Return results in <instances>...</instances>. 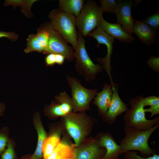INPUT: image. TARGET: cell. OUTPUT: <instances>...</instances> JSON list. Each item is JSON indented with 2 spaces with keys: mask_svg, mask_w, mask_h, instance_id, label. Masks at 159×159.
Wrapping results in <instances>:
<instances>
[{
  "mask_svg": "<svg viewBox=\"0 0 159 159\" xmlns=\"http://www.w3.org/2000/svg\"><path fill=\"white\" fill-rule=\"evenodd\" d=\"M4 130L0 132V155L5 150L8 142V138L6 133Z\"/></svg>",
  "mask_w": 159,
  "mask_h": 159,
  "instance_id": "f546056e",
  "label": "cell"
},
{
  "mask_svg": "<svg viewBox=\"0 0 159 159\" xmlns=\"http://www.w3.org/2000/svg\"><path fill=\"white\" fill-rule=\"evenodd\" d=\"M112 94V85L104 83L102 90L97 92L93 103L98 108V115H104L111 104Z\"/></svg>",
  "mask_w": 159,
  "mask_h": 159,
  "instance_id": "e0dca14e",
  "label": "cell"
},
{
  "mask_svg": "<svg viewBox=\"0 0 159 159\" xmlns=\"http://www.w3.org/2000/svg\"><path fill=\"white\" fill-rule=\"evenodd\" d=\"M42 26L47 30L49 34L48 54H60L64 56L67 61H73L74 59L73 48L68 45L62 36L54 29L50 22Z\"/></svg>",
  "mask_w": 159,
  "mask_h": 159,
  "instance_id": "ba28073f",
  "label": "cell"
},
{
  "mask_svg": "<svg viewBox=\"0 0 159 159\" xmlns=\"http://www.w3.org/2000/svg\"><path fill=\"white\" fill-rule=\"evenodd\" d=\"M154 29L158 31L159 28V12L153 14L142 20Z\"/></svg>",
  "mask_w": 159,
  "mask_h": 159,
  "instance_id": "4316f807",
  "label": "cell"
},
{
  "mask_svg": "<svg viewBox=\"0 0 159 159\" xmlns=\"http://www.w3.org/2000/svg\"><path fill=\"white\" fill-rule=\"evenodd\" d=\"M56 102L53 101L48 107L47 112L52 116L63 117L73 112L71 97L64 91L55 96Z\"/></svg>",
  "mask_w": 159,
  "mask_h": 159,
  "instance_id": "7c38bea8",
  "label": "cell"
},
{
  "mask_svg": "<svg viewBox=\"0 0 159 159\" xmlns=\"http://www.w3.org/2000/svg\"><path fill=\"white\" fill-rule=\"evenodd\" d=\"M48 16L54 29L62 36L67 43L71 44L74 50L77 46L78 42L77 18L59 9H53L50 12Z\"/></svg>",
  "mask_w": 159,
  "mask_h": 159,
  "instance_id": "3957f363",
  "label": "cell"
},
{
  "mask_svg": "<svg viewBox=\"0 0 159 159\" xmlns=\"http://www.w3.org/2000/svg\"><path fill=\"white\" fill-rule=\"evenodd\" d=\"M85 2L84 0H59V9L77 18L83 7Z\"/></svg>",
  "mask_w": 159,
  "mask_h": 159,
  "instance_id": "d6986e66",
  "label": "cell"
},
{
  "mask_svg": "<svg viewBox=\"0 0 159 159\" xmlns=\"http://www.w3.org/2000/svg\"><path fill=\"white\" fill-rule=\"evenodd\" d=\"M103 13L100 7L95 1H87L77 18L76 26L78 32L84 37H87L99 26L103 18Z\"/></svg>",
  "mask_w": 159,
  "mask_h": 159,
  "instance_id": "8992f818",
  "label": "cell"
},
{
  "mask_svg": "<svg viewBox=\"0 0 159 159\" xmlns=\"http://www.w3.org/2000/svg\"><path fill=\"white\" fill-rule=\"evenodd\" d=\"M87 36L95 39L97 41L98 45L103 44L106 45L107 49L106 55L103 58H97V60L98 63L101 64L103 68L106 72L110 80V84L112 85L114 83L111 76L112 68L110 61L113 49V45L115 41L114 39L105 32L100 26L90 33Z\"/></svg>",
  "mask_w": 159,
  "mask_h": 159,
  "instance_id": "9c48e42d",
  "label": "cell"
},
{
  "mask_svg": "<svg viewBox=\"0 0 159 159\" xmlns=\"http://www.w3.org/2000/svg\"><path fill=\"white\" fill-rule=\"evenodd\" d=\"M56 64L59 65H62L64 63L65 58L63 55L59 54H56Z\"/></svg>",
  "mask_w": 159,
  "mask_h": 159,
  "instance_id": "e575fe53",
  "label": "cell"
},
{
  "mask_svg": "<svg viewBox=\"0 0 159 159\" xmlns=\"http://www.w3.org/2000/svg\"><path fill=\"white\" fill-rule=\"evenodd\" d=\"M62 159H75L74 154L72 155L65 157Z\"/></svg>",
  "mask_w": 159,
  "mask_h": 159,
  "instance_id": "8d00e7d4",
  "label": "cell"
},
{
  "mask_svg": "<svg viewBox=\"0 0 159 159\" xmlns=\"http://www.w3.org/2000/svg\"><path fill=\"white\" fill-rule=\"evenodd\" d=\"M143 95H141L130 100L131 107L125 112L123 120L125 128H134L143 130H148L159 124V117L148 120L145 116Z\"/></svg>",
  "mask_w": 159,
  "mask_h": 159,
  "instance_id": "277c9868",
  "label": "cell"
},
{
  "mask_svg": "<svg viewBox=\"0 0 159 159\" xmlns=\"http://www.w3.org/2000/svg\"><path fill=\"white\" fill-rule=\"evenodd\" d=\"M66 79L67 84L71 89L73 112H85L90 110V102L96 95L97 90L85 87L76 77L67 75Z\"/></svg>",
  "mask_w": 159,
  "mask_h": 159,
  "instance_id": "52a82bcc",
  "label": "cell"
},
{
  "mask_svg": "<svg viewBox=\"0 0 159 159\" xmlns=\"http://www.w3.org/2000/svg\"><path fill=\"white\" fill-rule=\"evenodd\" d=\"M99 26L110 36L122 42L129 44L134 39V37L126 33L118 23H110L102 18Z\"/></svg>",
  "mask_w": 159,
  "mask_h": 159,
  "instance_id": "2e32d148",
  "label": "cell"
},
{
  "mask_svg": "<svg viewBox=\"0 0 159 159\" xmlns=\"http://www.w3.org/2000/svg\"><path fill=\"white\" fill-rule=\"evenodd\" d=\"M26 0H6L4 1V6H7L12 5L14 8L17 6L22 7L24 5Z\"/></svg>",
  "mask_w": 159,
  "mask_h": 159,
  "instance_id": "1f68e13d",
  "label": "cell"
},
{
  "mask_svg": "<svg viewBox=\"0 0 159 159\" xmlns=\"http://www.w3.org/2000/svg\"><path fill=\"white\" fill-rule=\"evenodd\" d=\"M26 40V47L24 50L25 53H28L34 51L43 52V49L38 43L35 34H29Z\"/></svg>",
  "mask_w": 159,
  "mask_h": 159,
  "instance_id": "cb8c5ba5",
  "label": "cell"
},
{
  "mask_svg": "<svg viewBox=\"0 0 159 159\" xmlns=\"http://www.w3.org/2000/svg\"><path fill=\"white\" fill-rule=\"evenodd\" d=\"M159 127V124H158L146 130L125 128V137L119 141L120 156L129 151H138L141 156L144 158L155 153V151L149 146L148 140L151 135Z\"/></svg>",
  "mask_w": 159,
  "mask_h": 159,
  "instance_id": "6da1fadb",
  "label": "cell"
},
{
  "mask_svg": "<svg viewBox=\"0 0 159 159\" xmlns=\"http://www.w3.org/2000/svg\"><path fill=\"white\" fill-rule=\"evenodd\" d=\"M18 35L14 32H5L0 31V38L2 37H6L11 41L14 42L18 38Z\"/></svg>",
  "mask_w": 159,
  "mask_h": 159,
  "instance_id": "d6a6232c",
  "label": "cell"
},
{
  "mask_svg": "<svg viewBox=\"0 0 159 159\" xmlns=\"http://www.w3.org/2000/svg\"><path fill=\"white\" fill-rule=\"evenodd\" d=\"M100 146L105 148V153L100 159H119L120 156V146L109 132H101L96 136Z\"/></svg>",
  "mask_w": 159,
  "mask_h": 159,
  "instance_id": "5bb4252c",
  "label": "cell"
},
{
  "mask_svg": "<svg viewBox=\"0 0 159 159\" xmlns=\"http://www.w3.org/2000/svg\"><path fill=\"white\" fill-rule=\"evenodd\" d=\"M77 36V45L74 50V68L86 82H91L96 79L98 73L103 71V68L98 63L95 64L90 57L86 49L84 37L78 32Z\"/></svg>",
  "mask_w": 159,
  "mask_h": 159,
  "instance_id": "5b68a950",
  "label": "cell"
},
{
  "mask_svg": "<svg viewBox=\"0 0 159 159\" xmlns=\"http://www.w3.org/2000/svg\"><path fill=\"white\" fill-rule=\"evenodd\" d=\"M75 148L74 144L64 138L46 159H62L70 156L74 154Z\"/></svg>",
  "mask_w": 159,
  "mask_h": 159,
  "instance_id": "ac0fdd59",
  "label": "cell"
},
{
  "mask_svg": "<svg viewBox=\"0 0 159 159\" xmlns=\"http://www.w3.org/2000/svg\"><path fill=\"white\" fill-rule=\"evenodd\" d=\"M4 108L5 107L4 104L2 103H0V115L2 114Z\"/></svg>",
  "mask_w": 159,
  "mask_h": 159,
  "instance_id": "d590c367",
  "label": "cell"
},
{
  "mask_svg": "<svg viewBox=\"0 0 159 159\" xmlns=\"http://www.w3.org/2000/svg\"><path fill=\"white\" fill-rule=\"evenodd\" d=\"M65 128L73 139L74 146L80 145L91 133L97 120L85 112H72L62 117Z\"/></svg>",
  "mask_w": 159,
  "mask_h": 159,
  "instance_id": "7a4b0ae2",
  "label": "cell"
},
{
  "mask_svg": "<svg viewBox=\"0 0 159 159\" xmlns=\"http://www.w3.org/2000/svg\"><path fill=\"white\" fill-rule=\"evenodd\" d=\"M143 103L144 107L149 106V108H144L145 112H149L151 114L150 117L159 114V97L151 96L144 98Z\"/></svg>",
  "mask_w": 159,
  "mask_h": 159,
  "instance_id": "7402d4cb",
  "label": "cell"
},
{
  "mask_svg": "<svg viewBox=\"0 0 159 159\" xmlns=\"http://www.w3.org/2000/svg\"><path fill=\"white\" fill-rule=\"evenodd\" d=\"M133 33L143 43L147 46L153 44L158 37L157 31L144 22L142 20H134Z\"/></svg>",
  "mask_w": 159,
  "mask_h": 159,
  "instance_id": "9a60e30c",
  "label": "cell"
},
{
  "mask_svg": "<svg viewBox=\"0 0 159 159\" xmlns=\"http://www.w3.org/2000/svg\"><path fill=\"white\" fill-rule=\"evenodd\" d=\"M132 5L131 1H120L117 3L115 11L117 23L120 24L123 30L131 36L133 33L134 26V19L131 14Z\"/></svg>",
  "mask_w": 159,
  "mask_h": 159,
  "instance_id": "4fadbf2b",
  "label": "cell"
},
{
  "mask_svg": "<svg viewBox=\"0 0 159 159\" xmlns=\"http://www.w3.org/2000/svg\"><path fill=\"white\" fill-rule=\"evenodd\" d=\"M61 131L54 132L45 140L42 147L44 159H46L52 152L60 142Z\"/></svg>",
  "mask_w": 159,
  "mask_h": 159,
  "instance_id": "44dd1931",
  "label": "cell"
},
{
  "mask_svg": "<svg viewBox=\"0 0 159 159\" xmlns=\"http://www.w3.org/2000/svg\"><path fill=\"white\" fill-rule=\"evenodd\" d=\"M45 61L47 66H52L56 64L55 54H47L45 57Z\"/></svg>",
  "mask_w": 159,
  "mask_h": 159,
  "instance_id": "836d02e7",
  "label": "cell"
},
{
  "mask_svg": "<svg viewBox=\"0 0 159 159\" xmlns=\"http://www.w3.org/2000/svg\"><path fill=\"white\" fill-rule=\"evenodd\" d=\"M36 0H26L24 5L21 8L22 12L26 17L32 16L31 7L33 4L37 1Z\"/></svg>",
  "mask_w": 159,
  "mask_h": 159,
  "instance_id": "f1b7e54d",
  "label": "cell"
},
{
  "mask_svg": "<svg viewBox=\"0 0 159 159\" xmlns=\"http://www.w3.org/2000/svg\"><path fill=\"white\" fill-rule=\"evenodd\" d=\"M100 7L102 11L108 13H115L117 3L115 0H100Z\"/></svg>",
  "mask_w": 159,
  "mask_h": 159,
  "instance_id": "d4e9b609",
  "label": "cell"
},
{
  "mask_svg": "<svg viewBox=\"0 0 159 159\" xmlns=\"http://www.w3.org/2000/svg\"><path fill=\"white\" fill-rule=\"evenodd\" d=\"M124 159H159V155L156 153L150 156L144 158L138 155L136 151H129L123 153Z\"/></svg>",
  "mask_w": 159,
  "mask_h": 159,
  "instance_id": "484cf974",
  "label": "cell"
},
{
  "mask_svg": "<svg viewBox=\"0 0 159 159\" xmlns=\"http://www.w3.org/2000/svg\"><path fill=\"white\" fill-rule=\"evenodd\" d=\"M36 35L37 40L43 50L44 54H48V45L49 34L47 30L42 26L37 29Z\"/></svg>",
  "mask_w": 159,
  "mask_h": 159,
  "instance_id": "603a6c76",
  "label": "cell"
},
{
  "mask_svg": "<svg viewBox=\"0 0 159 159\" xmlns=\"http://www.w3.org/2000/svg\"><path fill=\"white\" fill-rule=\"evenodd\" d=\"M149 67L153 70L157 72L159 71V58L152 56L150 57L147 61Z\"/></svg>",
  "mask_w": 159,
  "mask_h": 159,
  "instance_id": "4dcf8cb0",
  "label": "cell"
},
{
  "mask_svg": "<svg viewBox=\"0 0 159 159\" xmlns=\"http://www.w3.org/2000/svg\"><path fill=\"white\" fill-rule=\"evenodd\" d=\"M35 124L38 134V142L35 151L31 159H41L43 155L42 145L47 136L40 120L39 116L37 114L35 117Z\"/></svg>",
  "mask_w": 159,
  "mask_h": 159,
  "instance_id": "ffe728a7",
  "label": "cell"
},
{
  "mask_svg": "<svg viewBox=\"0 0 159 159\" xmlns=\"http://www.w3.org/2000/svg\"><path fill=\"white\" fill-rule=\"evenodd\" d=\"M106 152L105 148L101 147L96 138H86L77 147L75 148V159H100Z\"/></svg>",
  "mask_w": 159,
  "mask_h": 159,
  "instance_id": "30bf717a",
  "label": "cell"
},
{
  "mask_svg": "<svg viewBox=\"0 0 159 159\" xmlns=\"http://www.w3.org/2000/svg\"><path fill=\"white\" fill-rule=\"evenodd\" d=\"M119 86L117 83L112 85V94L110 106L102 120L110 125H112L117 118L128 109V104L124 102L120 97L118 93Z\"/></svg>",
  "mask_w": 159,
  "mask_h": 159,
  "instance_id": "8fae6325",
  "label": "cell"
},
{
  "mask_svg": "<svg viewBox=\"0 0 159 159\" xmlns=\"http://www.w3.org/2000/svg\"><path fill=\"white\" fill-rule=\"evenodd\" d=\"M15 155L13 145L10 141H8L7 148L1 155V159H14Z\"/></svg>",
  "mask_w": 159,
  "mask_h": 159,
  "instance_id": "83f0119b",
  "label": "cell"
}]
</instances>
